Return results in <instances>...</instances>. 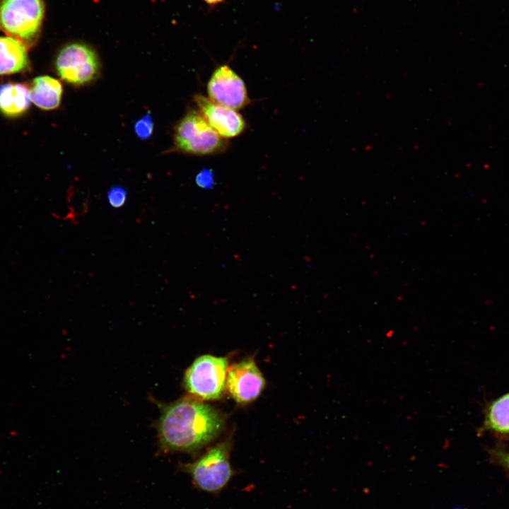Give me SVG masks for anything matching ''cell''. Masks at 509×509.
<instances>
[{"label": "cell", "mask_w": 509, "mask_h": 509, "mask_svg": "<svg viewBox=\"0 0 509 509\" xmlns=\"http://www.w3.org/2000/svg\"><path fill=\"white\" fill-rule=\"evenodd\" d=\"M224 426L213 406L185 397L161 406L158 423L160 447L165 451L195 452L213 440Z\"/></svg>", "instance_id": "cell-1"}, {"label": "cell", "mask_w": 509, "mask_h": 509, "mask_svg": "<svg viewBox=\"0 0 509 509\" xmlns=\"http://www.w3.org/2000/svg\"><path fill=\"white\" fill-rule=\"evenodd\" d=\"M44 13L43 0H0V30L30 47L40 35Z\"/></svg>", "instance_id": "cell-2"}, {"label": "cell", "mask_w": 509, "mask_h": 509, "mask_svg": "<svg viewBox=\"0 0 509 509\" xmlns=\"http://www.w3.org/2000/svg\"><path fill=\"white\" fill-rule=\"evenodd\" d=\"M228 360L203 355L197 358L185 373L183 384L192 396L202 400L221 399L226 389Z\"/></svg>", "instance_id": "cell-3"}, {"label": "cell", "mask_w": 509, "mask_h": 509, "mask_svg": "<svg viewBox=\"0 0 509 509\" xmlns=\"http://www.w3.org/2000/svg\"><path fill=\"white\" fill-rule=\"evenodd\" d=\"M175 144L180 151L194 155L214 154L226 147V139L194 110L188 112L176 126Z\"/></svg>", "instance_id": "cell-4"}, {"label": "cell", "mask_w": 509, "mask_h": 509, "mask_svg": "<svg viewBox=\"0 0 509 509\" xmlns=\"http://www.w3.org/2000/svg\"><path fill=\"white\" fill-rule=\"evenodd\" d=\"M230 445L223 442L211 448L197 460L185 465L193 483L199 489L209 493L223 489L233 472L230 462Z\"/></svg>", "instance_id": "cell-5"}, {"label": "cell", "mask_w": 509, "mask_h": 509, "mask_svg": "<svg viewBox=\"0 0 509 509\" xmlns=\"http://www.w3.org/2000/svg\"><path fill=\"white\" fill-rule=\"evenodd\" d=\"M55 67L62 80L74 86L91 82L100 72V62L95 51L78 42L67 45L59 51Z\"/></svg>", "instance_id": "cell-6"}, {"label": "cell", "mask_w": 509, "mask_h": 509, "mask_svg": "<svg viewBox=\"0 0 509 509\" xmlns=\"http://www.w3.org/2000/svg\"><path fill=\"white\" fill-rule=\"evenodd\" d=\"M265 380L255 362L246 358L228 368L226 389L239 404L255 400L265 387Z\"/></svg>", "instance_id": "cell-7"}, {"label": "cell", "mask_w": 509, "mask_h": 509, "mask_svg": "<svg viewBox=\"0 0 509 509\" xmlns=\"http://www.w3.org/2000/svg\"><path fill=\"white\" fill-rule=\"evenodd\" d=\"M207 93L212 101L235 110L249 102L244 81L226 64L213 72L207 84Z\"/></svg>", "instance_id": "cell-8"}, {"label": "cell", "mask_w": 509, "mask_h": 509, "mask_svg": "<svg viewBox=\"0 0 509 509\" xmlns=\"http://www.w3.org/2000/svg\"><path fill=\"white\" fill-rule=\"evenodd\" d=\"M199 112L210 126L223 138L240 135L245 129V122L237 110L212 101L202 95L194 98Z\"/></svg>", "instance_id": "cell-9"}, {"label": "cell", "mask_w": 509, "mask_h": 509, "mask_svg": "<svg viewBox=\"0 0 509 509\" xmlns=\"http://www.w3.org/2000/svg\"><path fill=\"white\" fill-rule=\"evenodd\" d=\"M29 85L18 82L0 84V112L9 118L24 114L30 105Z\"/></svg>", "instance_id": "cell-10"}, {"label": "cell", "mask_w": 509, "mask_h": 509, "mask_svg": "<svg viewBox=\"0 0 509 509\" xmlns=\"http://www.w3.org/2000/svg\"><path fill=\"white\" fill-rule=\"evenodd\" d=\"M27 47L11 37H0V75L27 71L30 61Z\"/></svg>", "instance_id": "cell-11"}, {"label": "cell", "mask_w": 509, "mask_h": 509, "mask_svg": "<svg viewBox=\"0 0 509 509\" xmlns=\"http://www.w3.org/2000/svg\"><path fill=\"white\" fill-rule=\"evenodd\" d=\"M29 88L31 102L40 109L50 110L59 106L63 88L59 80L49 76H37Z\"/></svg>", "instance_id": "cell-12"}, {"label": "cell", "mask_w": 509, "mask_h": 509, "mask_svg": "<svg viewBox=\"0 0 509 509\" xmlns=\"http://www.w3.org/2000/svg\"><path fill=\"white\" fill-rule=\"evenodd\" d=\"M480 431L509 435V392L488 404Z\"/></svg>", "instance_id": "cell-13"}, {"label": "cell", "mask_w": 509, "mask_h": 509, "mask_svg": "<svg viewBox=\"0 0 509 509\" xmlns=\"http://www.w3.org/2000/svg\"><path fill=\"white\" fill-rule=\"evenodd\" d=\"M136 135L141 139L149 138L153 133V122L150 113L146 114L134 124Z\"/></svg>", "instance_id": "cell-14"}, {"label": "cell", "mask_w": 509, "mask_h": 509, "mask_svg": "<svg viewBox=\"0 0 509 509\" xmlns=\"http://www.w3.org/2000/svg\"><path fill=\"white\" fill-rule=\"evenodd\" d=\"M127 197L126 190L120 186L112 187L107 192V201L115 209L122 207L125 204Z\"/></svg>", "instance_id": "cell-15"}, {"label": "cell", "mask_w": 509, "mask_h": 509, "mask_svg": "<svg viewBox=\"0 0 509 509\" xmlns=\"http://www.w3.org/2000/svg\"><path fill=\"white\" fill-rule=\"evenodd\" d=\"M491 457L493 461L508 470L509 472V452L496 448L490 450Z\"/></svg>", "instance_id": "cell-16"}, {"label": "cell", "mask_w": 509, "mask_h": 509, "mask_svg": "<svg viewBox=\"0 0 509 509\" xmlns=\"http://www.w3.org/2000/svg\"><path fill=\"white\" fill-rule=\"evenodd\" d=\"M196 182L198 186L203 188H209L213 185V175L211 170L204 169L196 177Z\"/></svg>", "instance_id": "cell-17"}, {"label": "cell", "mask_w": 509, "mask_h": 509, "mask_svg": "<svg viewBox=\"0 0 509 509\" xmlns=\"http://www.w3.org/2000/svg\"><path fill=\"white\" fill-rule=\"evenodd\" d=\"M204 1L206 2H207L208 4H217L218 2L222 1L223 0H204Z\"/></svg>", "instance_id": "cell-18"}, {"label": "cell", "mask_w": 509, "mask_h": 509, "mask_svg": "<svg viewBox=\"0 0 509 509\" xmlns=\"http://www.w3.org/2000/svg\"><path fill=\"white\" fill-rule=\"evenodd\" d=\"M455 509H465V508H455Z\"/></svg>", "instance_id": "cell-19"}]
</instances>
